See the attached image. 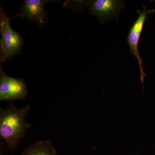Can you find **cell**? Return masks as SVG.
Returning <instances> with one entry per match:
<instances>
[{
  "instance_id": "1",
  "label": "cell",
  "mask_w": 155,
  "mask_h": 155,
  "mask_svg": "<svg viewBox=\"0 0 155 155\" xmlns=\"http://www.w3.org/2000/svg\"><path fill=\"white\" fill-rule=\"evenodd\" d=\"M30 110L29 105L18 108L12 103L0 110V137L9 149L17 147L30 128V124L26 120Z\"/></svg>"
},
{
  "instance_id": "2",
  "label": "cell",
  "mask_w": 155,
  "mask_h": 155,
  "mask_svg": "<svg viewBox=\"0 0 155 155\" xmlns=\"http://www.w3.org/2000/svg\"><path fill=\"white\" fill-rule=\"evenodd\" d=\"M10 19L0 7V32L1 34V62H5L20 54L23 46V39L20 34L13 30L10 25Z\"/></svg>"
},
{
  "instance_id": "3",
  "label": "cell",
  "mask_w": 155,
  "mask_h": 155,
  "mask_svg": "<svg viewBox=\"0 0 155 155\" xmlns=\"http://www.w3.org/2000/svg\"><path fill=\"white\" fill-rule=\"evenodd\" d=\"M28 94V88L22 78L10 77L4 72L1 62L0 67V101L23 100Z\"/></svg>"
},
{
  "instance_id": "4",
  "label": "cell",
  "mask_w": 155,
  "mask_h": 155,
  "mask_svg": "<svg viewBox=\"0 0 155 155\" xmlns=\"http://www.w3.org/2000/svg\"><path fill=\"white\" fill-rule=\"evenodd\" d=\"M90 13L95 16L101 23L110 19L118 20L125 3L117 0H94L85 2Z\"/></svg>"
},
{
  "instance_id": "5",
  "label": "cell",
  "mask_w": 155,
  "mask_h": 155,
  "mask_svg": "<svg viewBox=\"0 0 155 155\" xmlns=\"http://www.w3.org/2000/svg\"><path fill=\"white\" fill-rule=\"evenodd\" d=\"M142 11H140L138 18L133 25L130 27L127 39V42L130 48V52L134 56L137 60L140 69V78L141 80L143 89L144 90V79L146 76L142 66V59L139 52L138 47L139 41L141 35L143 25L147 19L149 14H152L155 12V9H147L145 6H143Z\"/></svg>"
},
{
  "instance_id": "6",
  "label": "cell",
  "mask_w": 155,
  "mask_h": 155,
  "mask_svg": "<svg viewBox=\"0 0 155 155\" xmlns=\"http://www.w3.org/2000/svg\"><path fill=\"white\" fill-rule=\"evenodd\" d=\"M49 2L47 0H25L15 17L26 18L30 22L36 23L38 26H44L47 23L45 7Z\"/></svg>"
},
{
  "instance_id": "7",
  "label": "cell",
  "mask_w": 155,
  "mask_h": 155,
  "mask_svg": "<svg viewBox=\"0 0 155 155\" xmlns=\"http://www.w3.org/2000/svg\"><path fill=\"white\" fill-rule=\"evenodd\" d=\"M21 155H58L52 143L48 140L37 141L27 147Z\"/></svg>"
},
{
  "instance_id": "8",
  "label": "cell",
  "mask_w": 155,
  "mask_h": 155,
  "mask_svg": "<svg viewBox=\"0 0 155 155\" xmlns=\"http://www.w3.org/2000/svg\"><path fill=\"white\" fill-rule=\"evenodd\" d=\"M1 155H4L3 153H1Z\"/></svg>"
}]
</instances>
